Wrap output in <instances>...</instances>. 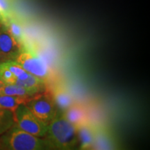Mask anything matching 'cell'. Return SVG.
Masks as SVG:
<instances>
[{"label":"cell","instance_id":"cell-4","mask_svg":"<svg viewBox=\"0 0 150 150\" xmlns=\"http://www.w3.org/2000/svg\"><path fill=\"white\" fill-rule=\"evenodd\" d=\"M15 125L29 134L38 138H44L47 125L39 120L30 111L26 105H20L13 112Z\"/></svg>","mask_w":150,"mask_h":150},{"label":"cell","instance_id":"cell-7","mask_svg":"<svg viewBox=\"0 0 150 150\" xmlns=\"http://www.w3.org/2000/svg\"><path fill=\"white\" fill-rule=\"evenodd\" d=\"M81 149H92L96 135L97 125L89 120L76 127Z\"/></svg>","mask_w":150,"mask_h":150},{"label":"cell","instance_id":"cell-18","mask_svg":"<svg viewBox=\"0 0 150 150\" xmlns=\"http://www.w3.org/2000/svg\"><path fill=\"white\" fill-rule=\"evenodd\" d=\"M0 11L6 21L11 12V4L8 0H0Z\"/></svg>","mask_w":150,"mask_h":150},{"label":"cell","instance_id":"cell-11","mask_svg":"<svg viewBox=\"0 0 150 150\" xmlns=\"http://www.w3.org/2000/svg\"><path fill=\"white\" fill-rule=\"evenodd\" d=\"M36 93L38 92L34 90L22 87L16 84H4L0 89V95L31 97Z\"/></svg>","mask_w":150,"mask_h":150},{"label":"cell","instance_id":"cell-20","mask_svg":"<svg viewBox=\"0 0 150 150\" xmlns=\"http://www.w3.org/2000/svg\"><path fill=\"white\" fill-rule=\"evenodd\" d=\"M4 83H3V82H2V81H1V80H0V89H1V87H2V86H3V85H4Z\"/></svg>","mask_w":150,"mask_h":150},{"label":"cell","instance_id":"cell-2","mask_svg":"<svg viewBox=\"0 0 150 150\" xmlns=\"http://www.w3.org/2000/svg\"><path fill=\"white\" fill-rule=\"evenodd\" d=\"M1 150L49 149L45 139L26 132L16 125L0 136Z\"/></svg>","mask_w":150,"mask_h":150},{"label":"cell","instance_id":"cell-15","mask_svg":"<svg viewBox=\"0 0 150 150\" xmlns=\"http://www.w3.org/2000/svg\"><path fill=\"white\" fill-rule=\"evenodd\" d=\"M15 125L13 112L0 109V136Z\"/></svg>","mask_w":150,"mask_h":150},{"label":"cell","instance_id":"cell-1","mask_svg":"<svg viewBox=\"0 0 150 150\" xmlns=\"http://www.w3.org/2000/svg\"><path fill=\"white\" fill-rule=\"evenodd\" d=\"M44 138L49 149H73L79 144L76 127L58 114L47 124Z\"/></svg>","mask_w":150,"mask_h":150},{"label":"cell","instance_id":"cell-9","mask_svg":"<svg viewBox=\"0 0 150 150\" xmlns=\"http://www.w3.org/2000/svg\"><path fill=\"white\" fill-rule=\"evenodd\" d=\"M52 94L57 108L63 111L74 103L70 93L63 86H57Z\"/></svg>","mask_w":150,"mask_h":150},{"label":"cell","instance_id":"cell-19","mask_svg":"<svg viewBox=\"0 0 150 150\" xmlns=\"http://www.w3.org/2000/svg\"><path fill=\"white\" fill-rule=\"evenodd\" d=\"M4 22H5L4 18L2 13H1V12L0 11V27H2L4 24Z\"/></svg>","mask_w":150,"mask_h":150},{"label":"cell","instance_id":"cell-5","mask_svg":"<svg viewBox=\"0 0 150 150\" xmlns=\"http://www.w3.org/2000/svg\"><path fill=\"white\" fill-rule=\"evenodd\" d=\"M15 61L29 74L43 80L49 76L50 70L45 62L30 52L21 51Z\"/></svg>","mask_w":150,"mask_h":150},{"label":"cell","instance_id":"cell-14","mask_svg":"<svg viewBox=\"0 0 150 150\" xmlns=\"http://www.w3.org/2000/svg\"><path fill=\"white\" fill-rule=\"evenodd\" d=\"M4 26L6 28L8 32L11 35L16 39V40L19 44L22 46L25 43V35H24V31L22 29L20 24L13 20L11 21H6L4 23Z\"/></svg>","mask_w":150,"mask_h":150},{"label":"cell","instance_id":"cell-13","mask_svg":"<svg viewBox=\"0 0 150 150\" xmlns=\"http://www.w3.org/2000/svg\"><path fill=\"white\" fill-rule=\"evenodd\" d=\"M13 84H16L22 87L27 88L29 89H32L40 93L44 86V81L42 79L34 75L29 74L27 78L24 80H20L16 79Z\"/></svg>","mask_w":150,"mask_h":150},{"label":"cell","instance_id":"cell-17","mask_svg":"<svg viewBox=\"0 0 150 150\" xmlns=\"http://www.w3.org/2000/svg\"><path fill=\"white\" fill-rule=\"evenodd\" d=\"M16 77L11 72L4 62L0 63V80L4 84H13Z\"/></svg>","mask_w":150,"mask_h":150},{"label":"cell","instance_id":"cell-10","mask_svg":"<svg viewBox=\"0 0 150 150\" xmlns=\"http://www.w3.org/2000/svg\"><path fill=\"white\" fill-rule=\"evenodd\" d=\"M93 149H115L113 142L108 134V131L102 127H97L96 135Z\"/></svg>","mask_w":150,"mask_h":150},{"label":"cell","instance_id":"cell-16","mask_svg":"<svg viewBox=\"0 0 150 150\" xmlns=\"http://www.w3.org/2000/svg\"><path fill=\"white\" fill-rule=\"evenodd\" d=\"M5 64L11 70V72L14 74L16 79L20 80H24L27 78L29 73L27 72L21 65H19L16 61H7L4 62Z\"/></svg>","mask_w":150,"mask_h":150},{"label":"cell","instance_id":"cell-8","mask_svg":"<svg viewBox=\"0 0 150 150\" xmlns=\"http://www.w3.org/2000/svg\"><path fill=\"white\" fill-rule=\"evenodd\" d=\"M61 116L75 127L88 121L86 108L81 105L75 103L67 109L63 110Z\"/></svg>","mask_w":150,"mask_h":150},{"label":"cell","instance_id":"cell-21","mask_svg":"<svg viewBox=\"0 0 150 150\" xmlns=\"http://www.w3.org/2000/svg\"><path fill=\"white\" fill-rule=\"evenodd\" d=\"M3 63V61H2V59H1V58H0V63Z\"/></svg>","mask_w":150,"mask_h":150},{"label":"cell","instance_id":"cell-12","mask_svg":"<svg viewBox=\"0 0 150 150\" xmlns=\"http://www.w3.org/2000/svg\"><path fill=\"white\" fill-rule=\"evenodd\" d=\"M30 97L11 96V95H0V109L14 110L20 105L25 104Z\"/></svg>","mask_w":150,"mask_h":150},{"label":"cell","instance_id":"cell-3","mask_svg":"<svg viewBox=\"0 0 150 150\" xmlns=\"http://www.w3.org/2000/svg\"><path fill=\"white\" fill-rule=\"evenodd\" d=\"M24 104L33 115L47 125L57 115L58 108L50 91L35 94Z\"/></svg>","mask_w":150,"mask_h":150},{"label":"cell","instance_id":"cell-6","mask_svg":"<svg viewBox=\"0 0 150 150\" xmlns=\"http://www.w3.org/2000/svg\"><path fill=\"white\" fill-rule=\"evenodd\" d=\"M22 51V45L8 32L4 24L0 27V58L3 62L15 61Z\"/></svg>","mask_w":150,"mask_h":150}]
</instances>
